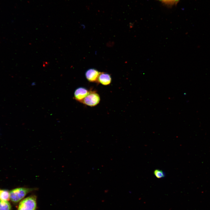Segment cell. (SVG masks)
I'll return each instance as SVG.
<instances>
[{
	"label": "cell",
	"instance_id": "7a4b0ae2",
	"mask_svg": "<svg viewBox=\"0 0 210 210\" xmlns=\"http://www.w3.org/2000/svg\"><path fill=\"white\" fill-rule=\"evenodd\" d=\"M37 197L32 195L23 199L20 202L17 210H37Z\"/></svg>",
	"mask_w": 210,
	"mask_h": 210
},
{
	"label": "cell",
	"instance_id": "5b68a950",
	"mask_svg": "<svg viewBox=\"0 0 210 210\" xmlns=\"http://www.w3.org/2000/svg\"><path fill=\"white\" fill-rule=\"evenodd\" d=\"M89 91L83 87H79L76 89L74 92V96L75 100L81 102L88 94Z\"/></svg>",
	"mask_w": 210,
	"mask_h": 210
},
{
	"label": "cell",
	"instance_id": "6da1fadb",
	"mask_svg": "<svg viewBox=\"0 0 210 210\" xmlns=\"http://www.w3.org/2000/svg\"><path fill=\"white\" fill-rule=\"evenodd\" d=\"M36 188L19 187L14 189L10 192V199L14 204H17L23 199L28 193L37 190Z\"/></svg>",
	"mask_w": 210,
	"mask_h": 210
},
{
	"label": "cell",
	"instance_id": "52a82bcc",
	"mask_svg": "<svg viewBox=\"0 0 210 210\" xmlns=\"http://www.w3.org/2000/svg\"><path fill=\"white\" fill-rule=\"evenodd\" d=\"M0 199L8 201L10 200V192L7 190H0Z\"/></svg>",
	"mask_w": 210,
	"mask_h": 210
},
{
	"label": "cell",
	"instance_id": "3957f363",
	"mask_svg": "<svg viewBox=\"0 0 210 210\" xmlns=\"http://www.w3.org/2000/svg\"><path fill=\"white\" fill-rule=\"evenodd\" d=\"M100 100V96L97 93L94 91H90L81 103L89 106H94L99 103Z\"/></svg>",
	"mask_w": 210,
	"mask_h": 210
},
{
	"label": "cell",
	"instance_id": "277c9868",
	"mask_svg": "<svg viewBox=\"0 0 210 210\" xmlns=\"http://www.w3.org/2000/svg\"><path fill=\"white\" fill-rule=\"evenodd\" d=\"M100 72L94 69H90L87 70L85 73L87 79L89 82H98L99 76Z\"/></svg>",
	"mask_w": 210,
	"mask_h": 210
},
{
	"label": "cell",
	"instance_id": "30bf717a",
	"mask_svg": "<svg viewBox=\"0 0 210 210\" xmlns=\"http://www.w3.org/2000/svg\"><path fill=\"white\" fill-rule=\"evenodd\" d=\"M168 5H172L176 4L180 0H158Z\"/></svg>",
	"mask_w": 210,
	"mask_h": 210
},
{
	"label": "cell",
	"instance_id": "9c48e42d",
	"mask_svg": "<svg viewBox=\"0 0 210 210\" xmlns=\"http://www.w3.org/2000/svg\"><path fill=\"white\" fill-rule=\"evenodd\" d=\"M154 174L158 178H163L165 176V174L163 171L159 169H156L154 171Z\"/></svg>",
	"mask_w": 210,
	"mask_h": 210
},
{
	"label": "cell",
	"instance_id": "8992f818",
	"mask_svg": "<svg viewBox=\"0 0 210 210\" xmlns=\"http://www.w3.org/2000/svg\"><path fill=\"white\" fill-rule=\"evenodd\" d=\"M111 81V78L110 74L106 73H100L98 82L103 85H107L110 84Z\"/></svg>",
	"mask_w": 210,
	"mask_h": 210
},
{
	"label": "cell",
	"instance_id": "ba28073f",
	"mask_svg": "<svg viewBox=\"0 0 210 210\" xmlns=\"http://www.w3.org/2000/svg\"><path fill=\"white\" fill-rule=\"evenodd\" d=\"M12 206L8 201L0 200V210H11Z\"/></svg>",
	"mask_w": 210,
	"mask_h": 210
}]
</instances>
